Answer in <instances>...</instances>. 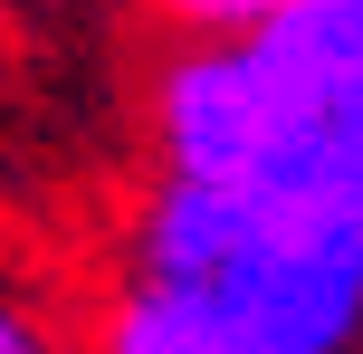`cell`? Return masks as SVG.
<instances>
[{
	"instance_id": "obj_1",
	"label": "cell",
	"mask_w": 363,
	"mask_h": 354,
	"mask_svg": "<svg viewBox=\"0 0 363 354\" xmlns=\"http://www.w3.org/2000/svg\"><path fill=\"white\" fill-rule=\"evenodd\" d=\"M125 278L182 287L258 354H354L363 345V211L163 172L134 211Z\"/></svg>"
},
{
	"instance_id": "obj_2",
	"label": "cell",
	"mask_w": 363,
	"mask_h": 354,
	"mask_svg": "<svg viewBox=\"0 0 363 354\" xmlns=\"http://www.w3.org/2000/svg\"><path fill=\"white\" fill-rule=\"evenodd\" d=\"M96 354H258V345L230 336V326H220L211 306H191L182 287L125 278L115 306H106V326H96Z\"/></svg>"
},
{
	"instance_id": "obj_3",
	"label": "cell",
	"mask_w": 363,
	"mask_h": 354,
	"mask_svg": "<svg viewBox=\"0 0 363 354\" xmlns=\"http://www.w3.org/2000/svg\"><path fill=\"white\" fill-rule=\"evenodd\" d=\"M0 354H67V336H57L38 306H19L10 287H0Z\"/></svg>"
},
{
	"instance_id": "obj_4",
	"label": "cell",
	"mask_w": 363,
	"mask_h": 354,
	"mask_svg": "<svg viewBox=\"0 0 363 354\" xmlns=\"http://www.w3.org/2000/svg\"><path fill=\"white\" fill-rule=\"evenodd\" d=\"M172 19H191V29H249V19H268L277 0H163Z\"/></svg>"
}]
</instances>
